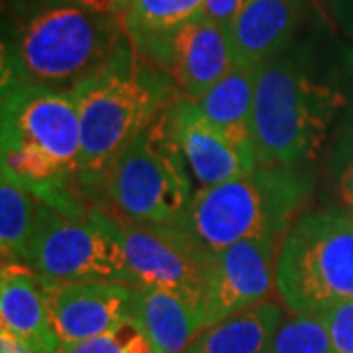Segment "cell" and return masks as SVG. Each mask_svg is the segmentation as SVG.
<instances>
[{
  "label": "cell",
  "instance_id": "1",
  "mask_svg": "<svg viewBox=\"0 0 353 353\" xmlns=\"http://www.w3.org/2000/svg\"><path fill=\"white\" fill-rule=\"evenodd\" d=\"M71 94L81 120L77 185L90 196L106 190L114 163L128 145L183 99L171 77L150 63L126 32L106 65Z\"/></svg>",
  "mask_w": 353,
  "mask_h": 353
},
{
  "label": "cell",
  "instance_id": "2",
  "mask_svg": "<svg viewBox=\"0 0 353 353\" xmlns=\"http://www.w3.org/2000/svg\"><path fill=\"white\" fill-rule=\"evenodd\" d=\"M79 157L81 120L73 94L2 73V175L63 214L85 216L73 187Z\"/></svg>",
  "mask_w": 353,
  "mask_h": 353
},
{
  "label": "cell",
  "instance_id": "3",
  "mask_svg": "<svg viewBox=\"0 0 353 353\" xmlns=\"http://www.w3.org/2000/svg\"><path fill=\"white\" fill-rule=\"evenodd\" d=\"M122 36V16L94 12L73 0H16L2 73L73 92L106 65Z\"/></svg>",
  "mask_w": 353,
  "mask_h": 353
},
{
  "label": "cell",
  "instance_id": "4",
  "mask_svg": "<svg viewBox=\"0 0 353 353\" xmlns=\"http://www.w3.org/2000/svg\"><path fill=\"white\" fill-rule=\"evenodd\" d=\"M340 94L320 83L304 48L290 46L257 67L253 150L259 165L304 167L326 138Z\"/></svg>",
  "mask_w": 353,
  "mask_h": 353
},
{
  "label": "cell",
  "instance_id": "5",
  "mask_svg": "<svg viewBox=\"0 0 353 353\" xmlns=\"http://www.w3.org/2000/svg\"><path fill=\"white\" fill-rule=\"evenodd\" d=\"M312 190L304 167L259 165L252 173L194 192L185 220L179 224L208 253L253 238L287 234Z\"/></svg>",
  "mask_w": 353,
  "mask_h": 353
},
{
  "label": "cell",
  "instance_id": "6",
  "mask_svg": "<svg viewBox=\"0 0 353 353\" xmlns=\"http://www.w3.org/2000/svg\"><path fill=\"white\" fill-rule=\"evenodd\" d=\"M277 290L294 314L353 299V212H303L279 245Z\"/></svg>",
  "mask_w": 353,
  "mask_h": 353
},
{
  "label": "cell",
  "instance_id": "7",
  "mask_svg": "<svg viewBox=\"0 0 353 353\" xmlns=\"http://www.w3.org/2000/svg\"><path fill=\"white\" fill-rule=\"evenodd\" d=\"M189 165L176 145L169 108L128 145L106 181V196L132 222L143 226H179L194 199Z\"/></svg>",
  "mask_w": 353,
  "mask_h": 353
},
{
  "label": "cell",
  "instance_id": "8",
  "mask_svg": "<svg viewBox=\"0 0 353 353\" xmlns=\"http://www.w3.org/2000/svg\"><path fill=\"white\" fill-rule=\"evenodd\" d=\"M26 265L43 287L85 281L136 287L112 216L102 208L67 216L39 201Z\"/></svg>",
  "mask_w": 353,
  "mask_h": 353
},
{
  "label": "cell",
  "instance_id": "9",
  "mask_svg": "<svg viewBox=\"0 0 353 353\" xmlns=\"http://www.w3.org/2000/svg\"><path fill=\"white\" fill-rule=\"evenodd\" d=\"M110 216L124 245L136 289L171 290L202 304L204 279L214 253L202 250L181 226H143L120 214Z\"/></svg>",
  "mask_w": 353,
  "mask_h": 353
},
{
  "label": "cell",
  "instance_id": "10",
  "mask_svg": "<svg viewBox=\"0 0 353 353\" xmlns=\"http://www.w3.org/2000/svg\"><path fill=\"white\" fill-rule=\"evenodd\" d=\"M279 245L281 238H253L212 255L202 289L206 326L265 303L277 285Z\"/></svg>",
  "mask_w": 353,
  "mask_h": 353
},
{
  "label": "cell",
  "instance_id": "11",
  "mask_svg": "<svg viewBox=\"0 0 353 353\" xmlns=\"http://www.w3.org/2000/svg\"><path fill=\"white\" fill-rule=\"evenodd\" d=\"M171 77L183 99L199 101L236 67L226 28L192 18L145 57Z\"/></svg>",
  "mask_w": 353,
  "mask_h": 353
},
{
  "label": "cell",
  "instance_id": "12",
  "mask_svg": "<svg viewBox=\"0 0 353 353\" xmlns=\"http://www.w3.org/2000/svg\"><path fill=\"white\" fill-rule=\"evenodd\" d=\"M55 332L65 343L90 340L134 318L136 287L85 281L46 287Z\"/></svg>",
  "mask_w": 353,
  "mask_h": 353
},
{
  "label": "cell",
  "instance_id": "13",
  "mask_svg": "<svg viewBox=\"0 0 353 353\" xmlns=\"http://www.w3.org/2000/svg\"><path fill=\"white\" fill-rule=\"evenodd\" d=\"M169 124L190 175L204 187L222 185L259 167L255 153L238 148L214 124H210L194 101L179 99L169 106Z\"/></svg>",
  "mask_w": 353,
  "mask_h": 353
},
{
  "label": "cell",
  "instance_id": "14",
  "mask_svg": "<svg viewBox=\"0 0 353 353\" xmlns=\"http://www.w3.org/2000/svg\"><path fill=\"white\" fill-rule=\"evenodd\" d=\"M0 322L2 332L10 334L34 353H59L61 350L46 287L28 265H2Z\"/></svg>",
  "mask_w": 353,
  "mask_h": 353
},
{
  "label": "cell",
  "instance_id": "15",
  "mask_svg": "<svg viewBox=\"0 0 353 353\" xmlns=\"http://www.w3.org/2000/svg\"><path fill=\"white\" fill-rule=\"evenodd\" d=\"M304 16V0H245L228 34L236 65L259 67L289 50Z\"/></svg>",
  "mask_w": 353,
  "mask_h": 353
},
{
  "label": "cell",
  "instance_id": "16",
  "mask_svg": "<svg viewBox=\"0 0 353 353\" xmlns=\"http://www.w3.org/2000/svg\"><path fill=\"white\" fill-rule=\"evenodd\" d=\"M155 353H187L206 328L201 303L155 287L136 289L134 318Z\"/></svg>",
  "mask_w": 353,
  "mask_h": 353
},
{
  "label": "cell",
  "instance_id": "17",
  "mask_svg": "<svg viewBox=\"0 0 353 353\" xmlns=\"http://www.w3.org/2000/svg\"><path fill=\"white\" fill-rule=\"evenodd\" d=\"M255 83L257 67L236 65L204 97L194 101L210 124H214L238 148L252 153H255L252 136Z\"/></svg>",
  "mask_w": 353,
  "mask_h": 353
},
{
  "label": "cell",
  "instance_id": "18",
  "mask_svg": "<svg viewBox=\"0 0 353 353\" xmlns=\"http://www.w3.org/2000/svg\"><path fill=\"white\" fill-rule=\"evenodd\" d=\"M283 324L275 303H261L201 330L187 353H269Z\"/></svg>",
  "mask_w": 353,
  "mask_h": 353
},
{
  "label": "cell",
  "instance_id": "19",
  "mask_svg": "<svg viewBox=\"0 0 353 353\" xmlns=\"http://www.w3.org/2000/svg\"><path fill=\"white\" fill-rule=\"evenodd\" d=\"M204 0H134L122 14L128 38L148 57L176 28L201 14Z\"/></svg>",
  "mask_w": 353,
  "mask_h": 353
},
{
  "label": "cell",
  "instance_id": "20",
  "mask_svg": "<svg viewBox=\"0 0 353 353\" xmlns=\"http://www.w3.org/2000/svg\"><path fill=\"white\" fill-rule=\"evenodd\" d=\"M39 199L16 183L10 176L2 175L0 183V250L4 263L28 261L30 243L36 230Z\"/></svg>",
  "mask_w": 353,
  "mask_h": 353
},
{
  "label": "cell",
  "instance_id": "21",
  "mask_svg": "<svg viewBox=\"0 0 353 353\" xmlns=\"http://www.w3.org/2000/svg\"><path fill=\"white\" fill-rule=\"evenodd\" d=\"M269 353H338L318 314H296L279 326Z\"/></svg>",
  "mask_w": 353,
  "mask_h": 353
},
{
  "label": "cell",
  "instance_id": "22",
  "mask_svg": "<svg viewBox=\"0 0 353 353\" xmlns=\"http://www.w3.org/2000/svg\"><path fill=\"white\" fill-rule=\"evenodd\" d=\"M59 353H155L134 320L102 336L77 343H65Z\"/></svg>",
  "mask_w": 353,
  "mask_h": 353
},
{
  "label": "cell",
  "instance_id": "23",
  "mask_svg": "<svg viewBox=\"0 0 353 353\" xmlns=\"http://www.w3.org/2000/svg\"><path fill=\"white\" fill-rule=\"evenodd\" d=\"M318 316L328 328L334 350L338 353H353V299L334 304Z\"/></svg>",
  "mask_w": 353,
  "mask_h": 353
},
{
  "label": "cell",
  "instance_id": "24",
  "mask_svg": "<svg viewBox=\"0 0 353 353\" xmlns=\"http://www.w3.org/2000/svg\"><path fill=\"white\" fill-rule=\"evenodd\" d=\"M243 2L245 0H204L201 14L196 18L214 22V24L230 30V26L234 24V20L238 18Z\"/></svg>",
  "mask_w": 353,
  "mask_h": 353
},
{
  "label": "cell",
  "instance_id": "25",
  "mask_svg": "<svg viewBox=\"0 0 353 353\" xmlns=\"http://www.w3.org/2000/svg\"><path fill=\"white\" fill-rule=\"evenodd\" d=\"M73 2L85 6L88 10H94V12L108 14V16H122L134 0H73Z\"/></svg>",
  "mask_w": 353,
  "mask_h": 353
},
{
  "label": "cell",
  "instance_id": "26",
  "mask_svg": "<svg viewBox=\"0 0 353 353\" xmlns=\"http://www.w3.org/2000/svg\"><path fill=\"white\" fill-rule=\"evenodd\" d=\"M338 190H340V199L343 202V206L350 212H353V155L350 157L347 165L343 167V171H341Z\"/></svg>",
  "mask_w": 353,
  "mask_h": 353
},
{
  "label": "cell",
  "instance_id": "27",
  "mask_svg": "<svg viewBox=\"0 0 353 353\" xmlns=\"http://www.w3.org/2000/svg\"><path fill=\"white\" fill-rule=\"evenodd\" d=\"M332 8L341 24L353 32V0H332Z\"/></svg>",
  "mask_w": 353,
  "mask_h": 353
},
{
  "label": "cell",
  "instance_id": "28",
  "mask_svg": "<svg viewBox=\"0 0 353 353\" xmlns=\"http://www.w3.org/2000/svg\"><path fill=\"white\" fill-rule=\"evenodd\" d=\"M0 353H34L6 332H0Z\"/></svg>",
  "mask_w": 353,
  "mask_h": 353
}]
</instances>
